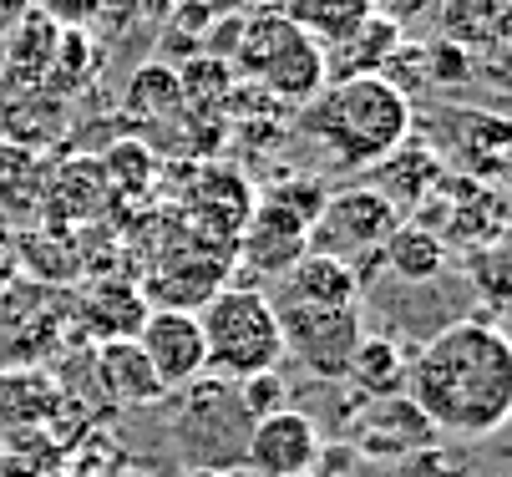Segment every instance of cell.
<instances>
[{
	"mask_svg": "<svg viewBox=\"0 0 512 477\" xmlns=\"http://www.w3.org/2000/svg\"><path fill=\"white\" fill-rule=\"evenodd\" d=\"M406 371H411V356L401 351L396 335H360L345 366V381L355 396H396L406 391Z\"/></svg>",
	"mask_w": 512,
	"mask_h": 477,
	"instance_id": "e0dca14e",
	"label": "cell"
},
{
	"mask_svg": "<svg viewBox=\"0 0 512 477\" xmlns=\"http://www.w3.org/2000/svg\"><path fill=\"white\" fill-rule=\"evenodd\" d=\"M279 203H289L305 224H315L320 219V209H325V198H330V188L320 183V178H284V183H274L269 188Z\"/></svg>",
	"mask_w": 512,
	"mask_h": 477,
	"instance_id": "484cf974",
	"label": "cell"
},
{
	"mask_svg": "<svg viewBox=\"0 0 512 477\" xmlns=\"http://www.w3.org/2000/svg\"><path fill=\"white\" fill-rule=\"evenodd\" d=\"M371 188L391 203V209H411V203L431 198L442 188V163H436L431 148H416V143H401L396 153H386L376 163V178Z\"/></svg>",
	"mask_w": 512,
	"mask_h": 477,
	"instance_id": "2e32d148",
	"label": "cell"
},
{
	"mask_svg": "<svg viewBox=\"0 0 512 477\" xmlns=\"http://www.w3.org/2000/svg\"><path fill=\"white\" fill-rule=\"evenodd\" d=\"M305 138L325 153L330 168H376L411 138V97L386 77H340L300 102Z\"/></svg>",
	"mask_w": 512,
	"mask_h": 477,
	"instance_id": "7a4b0ae2",
	"label": "cell"
},
{
	"mask_svg": "<svg viewBox=\"0 0 512 477\" xmlns=\"http://www.w3.org/2000/svg\"><path fill=\"white\" fill-rule=\"evenodd\" d=\"M249 209H254V188H249L239 173H229V168H208V173L193 183V198H188V219H193L213 244L234 239V234L244 229Z\"/></svg>",
	"mask_w": 512,
	"mask_h": 477,
	"instance_id": "4fadbf2b",
	"label": "cell"
},
{
	"mask_svg": "<svg viewBox=\"0 0 512 477\" xmlns=\"http://www.w3.org/2000/svg\"><path fill=\"white\" fill-rule=\"evenodd\" d=\"M234 66L259 82L279 102H310L325 87V51L289 21L284 11H254L239 21V36L229 46Z\"/></svg>",
	"mask_w": 512,
	"mask_h": 477,
	"instance_id": "5b68a950",
	"label": "cell"
},
{
	"mask_svg": "<svg viewBox=\"0 0 512 477\" xmlns=\"http://www.w3.org/2000/svg\"><path fill=\"white\" fill-rule=\"evenodd\" d=\"M173 417H168V442L188 472H239L244 447H249V406L239 401V386L229 376H193L188 386L168 391Z\"/></svg>",
	"mask_w": 512,
	"mask_h": 477,
	"instance_id": "3957f363",
	"label": "cell"
},
{
	"mask_svg": "<svg viewBox=\"0 0 512 477\" xmlns=\"http://www.w3.org/2000/svg\"><path fill=\"white\" fill-rule=\"evenodd\" d=\"M381 269H391L406 285H431L447 269V239L421 224H406V229L396 224V234L381 244Z\"/></svg>",
	"mask_w": 512,
	"mask_h": 477,
	"instance_id": "d6986e66",
	"label": "cell"
},
{
	"mask_svg": "<svg viewBox=\"0 0 512 477\" xmlns=\"http://www.w3.org/2000/svg\"><path fill=\"white\" fill-rule=\"evenodd\" d=\"M188 477H234V472H188Z\"/></svg>",
	"mask_w": 512,
	"mask_h": 477,
	"instance_id": "f546056e",
	"label": "cell"
},
{
	"mask_svg": "<svg viewBox=\"0 0 512 477\" xmlns=\"http://www.w3.org/2000/svg\"><path fill=\"white\" fill-rule=\"evenodd\" d=\"M173 11H178V0H102V16L97 21H107L122 36V31H142V26L158 31Z\"/></svg>",
	"mask_w": 512,
	"mask_h": 477,
	"instance_id": "603a6c76",
	"label": "cell"
},
{
	"mask_svg": "<svg viewBox=\"0 0 512 477\" xmlns=\"http://www.w3.org/2000/svg\"><path fill=\"white\" fill-rule=\"evenodd\" d=\"M56 36H61V26H51L41 11L16 16V26L6 31V56H0L11 87H36V82L46 77L51 51H56Z\"/></svg>",
	"mask_w": 512,
	"mask_h": 477,
	"instance_id": "ffe728a7",
	"label": "cell"
},
{
	"mask_svg": "<svg viewBox=\"0 0 512 477\" xmlns=\"http://www.w3.org/2000/svg\"><path fill=\"white\" fill-rule=\"evenodd\" d=\"M305 249H310V224L289 209V203H279L274 193H264L254 209H249L244 229L234 234V259L244 269L239 285H264V280L279 285L289 269L305 259Z\"/></svg>",
	"mask_w": 512,
	"mask_h": 477,
	"instance_id": "ba28073f",
	"label": "cell"
},
{
	"mask_svg": "<svg viewBox=\"0 0 512 477\" xmlns=\"http://www.w3.org/2000/svg\"><path fill=\"white\" fill-rule=\"evenodd\" d=\"M436 437L442 432L426 422V412L406 391H396V396H360V406L345 422V447L355 457H365V462H401V457L431 447Z\"/></svg>",
	"mask_w": 512,
	"mask_h": 477,
	"instance_id": "9c48e42d",
	"label": "cell"
},
{
	"mask_svg": "<svg viewBox=\"0 0 512 477\" xmlns=\"http://www.w3.org/2000/svg\"><path fill=\"white\" fill-rule=\"evenodd\" d=\"M274 300H300V305H360V280L355 269L335 254L305 249V259L279 280Z\"/></svg>",
	"mask_w": 512,
	"mask_h": 477,
	"instance_id": "9a60e30c",
	"label": "cell"
},
{
	"mask_svg": "<svg viewBox=\"0 0 512 477\" xmlns=\"http://www.w3.org/2000/svg\"><path fill=\"white\" fill-rule=\"evenodd\" d=\"M198 315L203 330V366L213 376H259V371H279L284 361V335H279V315L274 300L259 285H224Z\"/></svg>",
	"mask_w": 512,
	"mask_h": 477,
	"instance_id": "277c9868",
	"label": "cell"
},
{
	"mask_svg": "<svg viewBox=\"0 0 512 477\" xmlns=\"http://www.w3.org/2000/svg\"><path fill=\"white\" fill-rule=\"evenodd\" d=\"M178 11H198V16H213L218 0H178Z\"/></svg>",
	"mask_w": 512,
	"mask_h": 477,
	"instance_id": "f1b7e54d",
	"label": "cell"
},
{
	"mask_svg": "<svg viewBox=\"0 0 512 477\" xmlns=\"http://www.w3.org/2000/svg\"><path fill=\"white\" fill-rule=\"evenodd\" d=\"M325 452V432L310 412L279 406L269 417H254L249 447H244V472L254 477H310Z\"/></svg>",
	"mask_w": 512,
	"mask_h": 477,
	"instance_id": "30bf717a",
	"label": "cell"
},
{
	"mask_svg": "<svg viewBox=\"0 0 512 477\" xmlns=\"http://www.w3.org/2000/svg\"><path fill=\"white\" fill-rule=\"evenodd\" d=\"M274 300V295H269ZM284 356H295L305 376L315 381H345L350 351L365 335L360 305H300V300H274Z\"/></svg>",
	"mask_w": 512,
	"mask_h": 477,
	"instance_id": "8992f818",
	"label": "cell"
},
{
	"mask_svg": "<svg viewBox=\"0 0 512 477\" xmlns=\"http://www.w3.org/2000/svg\"><path fill=\"white\" fill-rule=\"evenodd\" d=\"M310 477H315V472H310Z\"/></svg>",
	"mask_w": 512,
	"mask_h": 477,
	"instance_id": "4dcf8cb0",
	"label": "cell"
},
{
	"mask_svg": "<svg viewBox=\"0 0 512 477\" xmlns=\"http://www.w3.org/2000/svg\"><path fill=\"white\" fill-rule=\"evenodd\" d=\"M371 6H376V16H386V21H411V16H421L426 6H431V0H371Z\"/></svg>",
	"mask_w": 512,
	"mask_h": 477,
	"instance_id": "83f0119b",
	"label": "cell"
},
{
	"mask_svg": "<svg viewBox=\"0 0 512 477\" xmlns=\"http://www.w3.org/2000/svg\"><path fill=\"white\" fill-rule=\"evenodd\" d=\"M137 351L148 356L153 376L163 381V391H178L188 386L193 376H203V330H198V315L193 310H163L153 305L137 325Z\"/></svg>",
	"mask_w": 512,
	"mask_h": 477,
	"instance_id": "8fae6325",
	"label": "cell"
},
{
	"mask_svg": "<svg viewBox=\"0 0 512 477\" xmlns=\"http://www.w3.org/2000/svg\"><path fill=\"white\" fill-rule=\"evenodd\" d=\"M148 310H153L148 295H137L132 285H117V280H112V285H102V290L87 295V305H82V325H87L97 340H132Z\"/></svg>",
	"mask_w": 512,
	"mask_h": 477,
	"instance_id": "7402d4cb",
	"label": "cell"
},
{
	"mask_svg": "<svg viewBox=\"0 0 512 477\" xmlns=\"http://www.w3.org/2000/svg\"><path fill=\"white\" fill-rule=\"evenodd\" d=\"M406 396L447 437H492L512 417V340L487 315L442 325L406 371Z\"/></svg>",
	"mask_w": 512,
	"mask_h": 477,
	"instance_id": "6da1fadb",
	"label": "cell"
},
{
	"mask_svg": "<svg viewBox=\"0 0 512 477\" xmlns=\"http://www.w3.org/2000/svg\"><path fill=\"white\" fill-rule=\"evenodd\" d=\"M396 467H401V477H472L467 457H462V452H452V447H442V442H431V447H421V452L401 457Z\"/></svg>",
	"mask_w": 512,
	"mask_h": 477,
	"instance_id": "cb8c5ba5",
	"label": "cell"
},
{
	"mask_svg": "<svg viewBox=\"0 0 512 477\" xmlns=\"http://www.w3.org/2000/svg\"><path fill=\"white\" fill-rule=\"evenodd\" d=\"M97 381H102V391L117 406H127V412L158 406L168 396L163 381L153 376L148 356L137 351V340H102V346H97Z\"/></svg>",
	"mask_w": 512,
	"mask_h": 477,
	"instance_id": "5bb4252c",
	"label": "cell"
},
{
	"mask_svg": "<svg viewBox=\"0 0 512 477\" xmlns=\"http://www.w3.org/2000/svg\"><path fill=\"white\" fill-rule=\"evenodd\" d=\"M396 224H401V209H391L371 183H355V188H340L325 198L320 219L310 224V249L360 264V259L381 254V244L396 234Z\"/></svg>",
	"mask_w": 512,
	"mask_h": 477,
	"instance_id": "52a82bcc",
	"label": "cell"
},
{
	"mask_svg": "<svg viewBox=\"0 0 512 477\" xmlns=\"http://www.w3.org/2000/svg\"><path fill=\"white\" fill-rule=\"evenodd\" d=\"M31 6L61 31H92L102 16V0H31Z\"/></svg>",
	"mask_w": 512,
	"mask_h": 477,
	"instance_id": "4316f807",
	"label": "cell"
},
{
	"mask_svg": "<svg viewBox=\"0 0 512 477\" xmlns=\"http://www.w3.org/2000/svg\"><path fill=\"white\" fill-rule=\"evenodd\" d=\"M401 46V26L386 21V16H371L355 36L335 41L325 51V82H340V77H381V66L391 61V51Z\"/></svg>",
	"mask_w": 512,
	"mask_h": 477,
	"instance_id": "ac0fdd59",
	"label": "cell"
},
{
	"mask_svg": "<svg viewBox=\"0 0 512 477\" xmlns=\"http://www.w3.org/2000/svg\"><path fill=\"white\" fill-rule=\"evenodd\" d=\"M234 386H239V401L249 406V417H269L279 406H289V381L279 371H259V376L234 381Z\"/></svg>",
	"mask_w": 512,
	"mask_h": 477,
	"instance_id": "d4e9b609",
	"label": "cell"
},
{
	"mask_svg": "<svg viewBox=\"0 0 512 477\" xmlns=\"http://www.w3.org/2000/svg\"><path fill=\"white\" fill-rule=\"evenodd\" d=\"M213 239H188V249L168 254L163 269H158V280H153V305L163 310H203L218 290V280H224V254L208 249Z\"/></svg>",
	"mask_w": 512,
	"mask_h": 477,
	"instance_id": "7c38bea8",
	"label": "cell"
},
{
	"mask_svg": "<svg viewBox=\"0 0 512 477\" xmlns=\"http://www.w3.org/2000/svg\"><path fill=\"white\" fill-rule=\"evenodd\" d=\"M289 21H295L320 51H330L335 41H345V36H355L365 21L376 16V6L371 0H284L279 6Z\"/></svg>",
	"mask_w": 512,
	"mask_h": 477,
	"instance_id": "44dd1931",
	"label": "cell"
}]
</instances>
